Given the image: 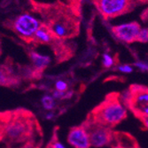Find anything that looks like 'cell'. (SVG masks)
<instances>
[{
  "label": "cell",
  "instance_id": "obj_1",
  "mask_svg": "<svg viewBox=\"0 0 148 148\" xmlns=\"http://www.w3.org/2000/svg\"><path fill=\"white\" fill-rule=\"evenodd\" d=\"M31 9L38 13L42 22L57 38L68 40L80 32L82 0H57L53 3H43L29 0Z\"/></svg>",
  "mask_w": 148,
  "mask_h": 148
},
{
  "label": "cell",
  "instance_id": "obj_2",
  "mask_svg": "<svg viewBox=\"0 0 148 148\" xmlns=\"http://www.w3.org/2000/svg\"><path fill=\"white\" fill-rule=\"evenodd\" d=\"M41 136L31 112L16 109L1 114V139L9 148H35Z\"/></svg>",
  "mask_w": 148,
  "mask_h": 148
},
{
  "label": "cell",
  "instance_id": "obj_3",
  "mask_svg": "<svg viewBox=\"0 0 148 148\" xmlns=\"http://www.w3.org/2000/svg\"><path fill=\"white\" fill-rule=\"evenodd\" d=\"M89 116L98 123L112 129L127 117V107L119 94L111 93L91 111Z\"/></svg>",
  "mask_w": 148,
  "mask_h": 148
},
{
  "label": "cell",
  "instance_id": "obj_4",
  "mask_svg": "<svg viewBox=\"0 0 148 148\" xmlns=\"http://www.w3.org/2000/svg\"><path fill=\"white\" fill-rule=\"evenodd\" d=\"M123 104L138 119H148V87L133 84L122 97Z\"/></svg>",
  "mask_w": 148,
  "mask_h": 148
},
{
  "label": "cell",
  "instance_id": "obj_5",
  "mask_svg": "<svg viewBox=\"0 0 148 148\" xmlns=\"http://www.w3.org/2000/svg\"><path fill=\"white\" fill-rule=\"evenodd\" d=\"M102 18L108 21L132 12L138 5L135 0H90Z\"/></svg>",
  "mask_w": 148,
  "mask_h": 148
},
{
  "label": "cell",
  "instance_id": "obj_6",
  "mask_svg": "<svg viewBox=\"0 0 148 148\" xmlns=\"http://www.w3.org/2000/svg\"><path fill=\"white\" fill-rule=\"evenodd\" d=\"M41 25L42 21L30 13L24 12L13 19L10 22L9 27L21 40L27 43H32L34 36Z\"/></svg>",
  "mask_w": 148,
  "mask_h": 148
},
{
  "label": "cell",
  "instance_id": "obj_7",
  "mask_svg": "<svg viewBox=\"0 0 148 148\" xmlns=\"http://www.w3.org/2000/svg\"><path fill=\"white\" fill-rule=\"evenodd\" d=\"M83 125L89 133L90 145L92 147L101 148L110 145L112 141H114V132L112 131V129L98 123L90 116H88Z\"/></svg>",
  "mask_w": 148,
  "mask_h": 148
},
{
  "label": "cell",
  "instance_id": "obj_8",
  "mask_svg": "<svg viewBox=\"0 0 148 148\" xmlns=\"http://www.w3.org/2000/svg\"><path fill=\"white\" fill-rule=\"evenodd\" d=\"M141 29L138 22L131 21L112 27V33L120 41L131 44L138 42Z\"/></svg>",
  "mask_w": 148,
  "mask_h": 148
},
{
  "label": "cell",
  "instance_id": "obj_9",
  "mask_svg": "<svg viewBox=\"0 0 148 148\" xmlns=\"http://www.w3.org/2000/svg\"><path fill=\"white\" fill-rule=\"evenodd\" d=\"M68 142L74 148H90L91 146L89 133L84 125L70 129L68 135Z\"/></svg>",
  "mask_w": 148,
  "mask_h": 148
},
{
  "label": "cell",
  "instance_id": "obj_10",
  "mask_svg": "<svg viewBox=\"0 0 148 148\" xmlns=\"http://www.w3.org/2000/svg\"><path fill=\"white\" fill-rule=\"evenodd\" d=\"M56 36L52 34V32L49 29V28L42 22L41 27L39 29L36 31L34 39H33V44L37 45H51L54 41L56 40Z\"/></svg>",
  "mask_w": 148,
  "mask_h": 148
},
{
  "label": "cell",
  "instance_id": "obj_11",
  "mask_svg": "<svg viewBox=\"0 0 148 148\" xmlns=\"http://www.w3.org/2000/svg\"><path fill=\"white\" fill-rule=\"evenodd\" d=\"M114 138L116 142V145L122 148H138L136 139L129 133L114 132Z\"/></svg>",
  "mask_w": 148,
  "mask_h": 148
},
{
  "label": "cell",
  "instance_id": "obj_12",
  "mask_svg": "<svg viewBox=\"0 0 148 148\" xmlns=\"http://www.w3.org/2000/svg\"><path fill=\"white\" fill-rule=\"evenodd\" d=\"M29 58H30L31 63L34 66V70H36L37 72L44 71L51 62L50 57H48L46 55H42L36 51L29 52Z\"/></svg>",
  "mask_w": 148,
  "mask_h": 148
},
{
  "label": "cell",
  "instance_id": "obj_13",
  "mask_svg": "<svg viewBox=\"0 0 148 148\" xmlns=\"http://www.w3.org/2000/svg\"><path fill=\"white\" fill-rule=\"evenodd\" d=\"M42 106L45 110H52L55 106V98L51 95H45L42 98Z\"/></svg>",
  "mask_w": 148,
  "mask_h": 148
},
{
  "label": "cell",
  "instance_id": "obj_14",
  "mask_svg": "<svg viewBox=\"0 0 148 148\" xmlns=\"http://www.w3.org/2000/svg\"><path fill=\"white\" fill-rule=\"evenodd\" d=\"M102 63H103V66L106 69H109L111 66L114 64V60L113 59V57L109 54H107V53H105L103 55V59H102Z\"/></svg>",
  "mask_w": 148,
  "mask_h": 148
},
{
  "label": "cell",
  "instance_id": "obj_15",
  "mask_svg": "<svg viewBox=\"0 0 148 148\" xmlns=\"http://www.w3.org/2000/svg\"><path fill=\"white\" fill-rule=\"evenodd\" d=\"M55 89L57 91H60V92L68 91L69 84L66 82H65L64 80H58L55 83Z\"/></svg>",
  "mask_w": 148,
  "mask_h": 148
},
{
  "label": "cell",
  "instance_id": "obj_16",
  "mask_svg": "<svg viewBox=\"0 0 148 148\" xmlns=\"http://www.w3.org/2000/svg\"><path fill=\"white\" fill-rule=\"evenodd\" d=\"M47 148H66V147L62 143L60 142V140L57 138V136L54 135L53 136V138L51 140V142L47 145Z\"/></svg>",
  "mask_w": 148,
  "mask_h": 148
},
{
  "label": "cell",
  "instance_id": "obj_17",
  "mask_svg": "<svg viewBox=\"0 0 148 148\" xmlns=\"http://www.w3.org/2000/svg\"><path fill=\"white\" fill-rule=\"evenodd\" d=\"M138 42H141V43L148 42V28L141 29L139 38H138Z\"/></svg>",
  "mask_w": 148,
  "mask_h": 148
},
{
  "label": "cell",
  "instance_id": "obj_18",
  "mask_svg": "<svg viewBox=\"0 0 148 148\" xmlns=\"http://www.w3.org/2000/svg\"><path fill=\"white\" fill-rule=\"evenodd\" d=\"M118 70L120 72H123V73H126V74H130L133 71V68L130 65H121L118 66Z\"/></svg>",
  "mask_w": 148,
  "mask_h": 148
},
{
  "label": "cell",
  "instance_id": "obj_19",
  "mask_svg": "<svg viewBox=\"0 0 148 148\" xmlns=\"http://www.w3.org/2000/svg\"><path fill=\"white\" fill-rule=\"evenodd\" d=\"M135 66L138 69L143 70V71H148V64L144 63V62H136Z\"/></svg>",
  "mask_w": 148,
  "mask_h": 148
},
{
  "label": "cell",
  "instance_id": "obj_20",
  "mask_svg": "<svg viewBox=\"0 0 148 148\" xmlns=\"http://www.w3.org/2000/svg\"><path fill=\"white\" fill-rule=\"evenodd\" d=\"M142 123L144 125V127L145 128V130L148 131V119H145V120H142Z\"/></svg>",
  "mask_w": 148,
  "mask_h": 148
},
{
  "label": "cell",
  "instance_id": "obj_21",
  "mask_svg": "<svg viewBox=\"0 0 148 148\" xmlns=\"http://www.w3.org/2000/svg\"><path fill=\"white\" fill-rule=\"evenodd\" d=\"M53 117H54V114H53L52 113H48L47 115H46V119L47 120H51Z\"/></svg>",
  "mask_w": 148,
  "mask_h": 148
},
{
  "label": "cell",
  "instance_id": "obj_22",
  "mask_svg": "<svg viewBox=\"0 0 148 148\" xmlns=\"http://www.w3.org/2000/svg\"><path fill=\"white\" fill-rule=\"evenodd\" d=\"M135 1L138 3V4H142V3H146L147 1H148V0H135Z\"/></svg>",
  "mask_w": 148,
  "mask_h": 148
},
{
  "label": "cell",
  "instance_id": "obj_23",
  "mask_svg": "<svg viewBox=\"0 0 148 148\" xmlns=\"http://www.w3.org/2000/svg\"><path fill=\"white\" fill-rule=\"evenodd\" d=\"M113 148H122V147H120V146H118V145H115V146H114Z\"/></svg>",
  "mask_w": 148,
  "mask_h": 148
}]
</instances>
